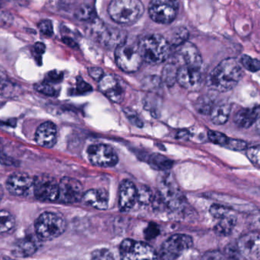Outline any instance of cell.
Here are the masks:
<instances>
[{
  "label": "cell",
  "mask_w": 260,
  "mask_h": 260,
  "mask_svg": "<svg viewBox=\"0 0 260 260\" xmlns=\"http://www.w3.org/2000/svg\"><path fill=\"white\" fill-rule=\"evenodd\" d=\"M35 89L38 92L47 96H54L56 94V90L48 82H40L35 85Z\"/></svg>",
  "instance_id": "obj_35"
},
{
  "label": "cell",
  "mask_w": 260,
  "mask_h": 260,
  "mask_svg": "<svg viewBox=\"0 0 260 260\" xmlns=\"http://www.w3.org/2000/svg\"><path fill=\"white\" fill-rule=\"evenodd\" d=\"M121 260H158L155 250L149 244L126 239L120 246Z\"/></svg>",
  "instance_id": "obj_9"
},
{
  "label": "cell",
  "mask_w": 260,
  "mask_h": 260,
  "mask_svg": "<svg viewBox=\"0 0 260 260\" xmlns=\"http://www.w3.org/2000/svg\"><path fill=\"white\" fill-rule=\"evenodd\" d=\"M247 156L251 163L260 168V146H253L247 148Z\"/></svg>",
  "instance_id": "obj_37"
},
{
  "label": "cell",
  "mask_w": 260,
  "mask_h": 260,
  "mask_svg": "<svg viewBox=\"0 0 260 260\" xmlns=\"http://www.w3.org/2000/svg\"><path fill=\"white\" fill-rule=\"evenodd\" d=\"M171 46L180 47L187 41L189 32L187 29L183 27H177L171 29L168 36L165 37Z\"/></svg>",
  "instance_id": "obj_25"
},
{
  "label": "cell",
  "mask_w": 260,
  "mask_h": 260,
  "mask_svg": "<svg viewBox=\"0 0 260 260\" xmlns=\"http://www.w3.org/2000/svg\"><path fill=\"white\" fill-rule=\"evenodd\" d=\"M157 187L165 206L173 211L180 210L184 207L186 199L172 174L165 173L159 176Z\"/></svg>",
  "instance_id": "obj_4"
},
{
  "label": "cell",
  "mask_w": 260,
  "mask_h": 260,
  "mask_svg": "<svg viewBox=\"0 0 260 260\" xmlns=\"http://www.w3.org/2000/svg\"><path fill=\"white\" fill-rule=\"evenodd\" d=\"M83 194V186L79 180L63 177L59 183L57 201L64 204H73L82 200Z\"/></svg>",
  "instance_id": "obj_13"
},
{
  "label": "cell",
  "mask_w": 260,
  "mask_h": 260,
  "mask_svg": "<svg viewBox=\"0 0 260 260\" xmlns=\"http://www.w3.org/2000/svg\"><path fill=\"white\" fill-rule=\"evenodd\" d=\"M38 249L36 240L29 237L23 238L17 242L14 249L15 256L19 257H28L36 253Z\"/></svg>",
  "instance_id": "obj_23"
},
{
  "label": "cell",
  "mask_w": 260,
  "mask_h": 260,
  "mask_svg": "<svg viewBox=\"0 0 260 260\" xmlns=\"http://www.w3.org/2000/svg\"><path fill=\"white\" fill-rule=\"evenodd\" d=\"M76 16L80 21H94L95 19V12L92 6L88 4H83L78 9Z\"/></svg>",
  "instance_id": "obj_31"
},
{
  "label": "cell",
  "mask_w": 260,
  "mask_h": 260,
  "mask_svg": "<svg viewBox=\"0 0 260 260\" xmlns=\"http://www.w3.org/2000/svg\"><path fill=\"white\" fill-rule=\"evenodd\" d=\"M15 227V218L9 211L0 210V235L12 232Z\"/></svg>",
  "instance_id": "obj_27"
},
{
  "label": "cell",
  "mask_w": 260,
  "mask_h": 260,
  "mask_svg": "<svg viewBox=\"0 0 260 260\" xmlns=\"http://www.w3.org/2000/svg\"><path fill=\"white\" fill-rule=\"evenodd\" d=\"M226 148L229 149L235 150V151H241L245 149L247 147V143L244 141L240 139H229Z\"/></svg>",
  "instance_id": "obj_38"
},
{
  "label": "cell",
  "mask_w": 260,
  "mask_h": 260,
  "mask_svg": "<svg viewBox=\"0 0 260 260\" xmlns=\"http://www.w3.org/2000/svg\"><path fill=\"white\" fill-rule=\"evenodd\" d=\"M62 41H63L64 44H67V45L70 46L71 47H76V44L74 41H73L72 38H62Z\"/></svg>",
  "instance_id": "obj_48"
},
{
  "label": "cell",
  "mask_w": 260,
  "mask_h": 260,
  "mask_svg": "<svg viewBox=\"0 0 260 260\" xmlns=\"http://www.w3.org/2000/svg\"><path fill=\"white\" fill-rule=\"evenodd\" d=\"M38 27L41 33L45 36L51 37L53 35V24L50 20H43L40 22Z\"/></svg>",
  "instance_id": "obj_39"
},
{
  "label": "cell",
  "mask_w": 260,
  "mask_h": 260,
  "mask_svg": "<svg viewBox=\"0 0 260 260\" xmlns=\"http://www.w3.org/2000/svg\"><path fill=\"white\" fill-rule=\"evenodd\" d=\"M208 138L212 143L224 147L226 146L229 140V138L225 134L214 130H209L208 132Z\"/></svg>",
  "instance_id": "obj_34"
},
{
  "label": "cell",
  "mask_w": 260,
  "mask_h": 260,
  "mask_svg": "<svg viewBox=\"0 0 260 260\" xmlns=\"http://www.w3.org/2000/svg\"><path fill=\"white\" fill-rule=\"evenodd\" d=\"M88 157L93 165L101 168H111L118 163V156L108 145L95 144L88 148Z\"/></svg>",
  "instance_id": "obj_11"
},
{
  "label": "cell",
  "mask_w": 260,
  "mask_h": 260,
  "mask_svg": "<svg viewBox=\"0 0 260 260\" xmlns=\"http://www.w3.org/2000/svg\"><path fill=\"white\" fill-rule=\"evenodd\" d=\"M98 41L103 47L108 49L117 48L126 41V33L117 27H108L98 19L94 20L92 30Z\"/></svg>",
  "instance_id": "obj_6"
},
{
  "label": "cell",
  "mask_w": 260,
  "mask_h": 260,
  "mask_svg": "<svg viewBox=\"0 0 260 260\" xmlns=\"http://www.w3.org/2000/svg\"><path fill=\"white\" fill-rule=\"evenodd\" d=\"M137 202V188L133 182L124 180L119 187L118 204L120 210L129 212Z\"/></svg>",
  "instance_id": "obj_19"
},
{
  "label": "cell",
  "mask_w": 260,
  "mask_h": 260,
  "mask_svg": "<svg viewBox=\"0 0 260 260\" xmlns=\"http://www.w3.org/2000/svg\"><path fill=\"white\" fill-rule=\"evenodd\" d=\"M46 50V46L45 44H43L41 42H38L35 44V51L37 54L39 55V56H41V55L44 54V52Z\"/></svg>",
  "instance_id": "obj_47"
},
{
  "label": "cell",
  "mask_w": 260,
  "mask_h": 260,
  "mask_svg": "<svg viewBox=\"0 0 260 260\" xmlns=\"http://www.w3.org/2000/svg\"><path fill=\"white\" fill-rule=\"evenodd\" d=\"M177 0H151L148 6V14L154 22L168 24L175 20L178 13Z\"/></svg>",
  "instance_id": "obj_10"
},
{
  "label": "cell",
  "mask_w": 260,
  "mask_h": 260,
  "mask_svg": "<svg viewBox=\"0 0 260 260\" xmlns=\"http://www.w3.org/2000/svg\"><path fill=\"white\" fill-rule=\"evenodd\" d=\"M237 224V217L235 214L219 220L215 225V232L219 236H229L232 234Z\"/></svg>",
  "instance_id": "obj_26"
},
{
  "label": "cell",
  "mask_w": 260,
  "mask_h": 260,
  "mask_svg": "<svg viewBox=\"0 0 260 260\" xmlns=\"http://www.w3.org/2000/svg\"><path fill=\"white\" fill-rule=\"evenodd\" d=\"M154 196L152 191L146 186H141L137 189V202L139 204L148 206L151 204Z\"/></svg>",
  "instance_id": "obj_30"
},
{
  "label": "cell",
  "mask_w": 260,
  "mask_h": 260,
  "mask_svg": "<svg viewBox=\"0 0 260 260\" xmlns=\"http://www.w3.org/2000/svg\"><path fill=\"white\" fill-rule=\"evenodd\" d=\"M88 74L94 80L100 81L105 76L103 70L99 67H90L88 69Z\"/></svg>",
  "instance_id": "obj_44"
},
{
  "label": "cell",
  "mask_w": 260,
  "mask_h": 260,
  "mask_svg": "<svg viewBox=\"0 0 260 260\" xmlns=\"http://www.w3.org/2000/svg\"><path fill=\"white\" fill-rule=\"evenodd\" d=\"M244 72L239 61L228 58L220 62L211 72L207 79L208 85L219 92L233 89L242 79Z\"/></svg>",
  "instance_id": "obj_1"
},
{
  "label": "cell",
  "mask_w": 260,
  "mask_h": 260,
  "mask_svg": "<svg viewBox=\"0 0 260 260\" xmlns=\"http://www.w3.org/2000/svg\"><path fill=\"white\" fill-rule=\"evenodd\" d=\"M237 248L240 254L248 260L260 259V236L256 233L244 235L238 240Z\"/></svg>",
  "instance_id": "obj_15"
},
{
  "label": "cell",
  "mask_w": 260,
  "mask_h": 260,
  "mask_svg": "<svg viewBox=\"0 0 260 260\" xmlns=\"http://www.w3.org/2000/svg\"><path fill=\"white\" fill-rule=\"evenodd\" d=\"M124 112L126 114V117H127L128 120L133 125L137 126V127H142L143 126V122H142L140 117H139V115L135 111H132L130 109H125Z\"/></svg>",
  "instance_id": "obj_43"
},
{
  "label": "cell",
  "mask_w": 260,
  "mask_h": 260,
  "mask_svg": "<svg viewBox=\"0 0 260 260\" xmlns=\"http://www.w3.org/2000/svg\"><path fill=\"white\" fill-rule=\"evenodd\" d=\"M209 212L213 218L218 220L222 219V218L234 214L233 211L231 208L219 204L212 205L209 209Z\"/></svg>",
  "instance_id": "obj_32"
},
{
  "label": "cell",
  "mask_w": 260,
  "mask_h": 260,
  "mask_svg": "<svg viewBox=\"0 0 260 260\" xmlns=\"http://www.w3.org/2000/svg\"><path fill=\"white\" fill-rule=\"evenodd\" d=\"M232 108L229 104H218L212 107L209 116L211 121L215 125H223L227 123L230 117Z\"/></svg>",
  "instance_id": "obj_24"
},
{
  "label": "cell",
  "mask_w": 260,
  "mask_h": 260,
  "mask_svg": "<svg viewBox=\"0 0 260 260\" xmlns=\"http://www.w3.org/2000/svg\"><path fill=\"white\" fill-rule=\"evenodd\" d=\"M91 260H114L111 252L108 249H98L91 254Z\"/></svg>",
  "instance_id": "obj_36"
},
{
  "label": "cell",
  "mask_w": 260,
  "mask_h": 260,
  "mask_svg": "<svg viewBox=\"0 0 260 260\" xmlns=\"http://www.w3.org/2000/svg\"><path fill=\"white\" fill-rule=\"evenodd\" d=\"M34 193L38 200L43 202L57 201L59 183L53 177L47 175L38 176L34 180Z\"/></svg>",
  "instance_id": "obj_12"
},
{
  "label": "cell",
  "mask_w": 260,
  "mask_h": 260,
  "mask_svg": "<svg viewBox=\"0 0 260 260\" xmlns=\"http://www.w3.org/2000/svg\"><path fill=\"white\" fill-rule=\"evenodd\" d=\"M67 222L59 214L45 212L35 221L37 236L44 241H52L59 238L65 232Z\"/></svg>",
  "instance_id": "obj_5"
},
{
  "label": "cell",
  "mask_w": 260,
  "mask_h": 260,
  "mask_svg": "<svg viewBox=\"0 0 260 260\" xmlns=\"http://www.w3.org/2000/svg\"><path fill=\"white\" fill-rule=\"evenodd\" d=\"M2 189H0V199H1Z\"/></svg>",
  "instance_id": "obj_51"
},
{
  "label": "cell",
  "mask_w": 260,
  "mask_h": 260,
  "mask_svg": "<svg viewBox=\"0 0 260 260\" xmlns=\"http://www.w3.org/2000/svg\"><path fill=\"white\" fill-rule=\"evenodd\" d=\"M178 67L174 63H168L164 67L161 79L168 86L171 87L177 82Z\"/></svg>",
  "instance_id": "obj_28"
},
{
  "label": "cell",
  "mask_w": 260,
  "mask_h": 260,
  "mask_svg": "<svg viewBox=\"0 0 260 260\" xmlns=\"http://www.w3.org/2000/svg\"><path fill=\"white\" fill-rule=\"evenodd\" d=\"M201 260H229L227 256L218 251V250H212V251H208L204 253L202 256Z\"/></svg>",
  "instance_id": "obj_41"
},
{
  "label": "cell",
  "mask_w": 260,
  "mask_h": 260,
  "mask_svg": "<svg viewBox=\"0 0 260 260\" xmlns=\"http://www.w3.org/2000/svg\"><path fill=\"white\" fill-rule=\"evenodd\" d=\"M57 140V128L52 122H45L38 126L35 133V141L44 148L54 146Z\"/></svg>",
  "instance_id": "obj_20"
},
{
  "label": "cell",
  "mask_w": 260,
  "mask_h": 260,
  "mask_svg": "<svg viewBox=\"0 0 260 260\" xmlns=\"http://www.w3.org/2000/svg\"><path fill=\"white\" fill-rule=\"evenodd\" d=\"M192 245L193 241L189 235L182 234L172 235L160 247L159 258L160 260H176Z\"/></svg>",
  "instance_id": "obj_8"
},
{
  "label": "cell",
  "mask_w": 260,
  "mask_h": 260,
  "mask_svg": "<svg viewBox=\"0 0 260 260\" xmlns=\"http://www.w3.org/2000/svg\"><path fill=\"white\" fill-rule=\"evenodd\" d=\"M34 180L35 179L25 173H15L6 180V188L12 195L22 197L34 187Z\"/></svg>",
  "instance_id": "obj_16"
},
{
  "label": "cell",
  "mask_w": 260,
  "mask_h": 260,
  "mask_svg": "<svg viewBox=\"0 0 260 260\" xmlns=\"http://www.w3.org/2000/svg\"><path fill=\"white\" fill-rule=\"evenodd\" d=\"M92 90L91 85L86 83L83 79L78 80L77 85H76V91L79 94H86Z\"/></svg>",
  "instance_id": "obj_45"
},
{
  "label": "cell",
  "mask_w": 260,
  "mask_h": 260,
  "mask_svg": "<svg viewBox=\"0 0 260 260\" xmlns=\"http://www.w3.org/2000/svg\"><path fill=\"white\" fill-rule=\"evenodd\" d=\"M160 234V229L155 223H150L145 230V238L148 240L154 239Z\"/></svg>",
  "instance_id": "obj_42"
},
{
  "label": "cell",
  "mask_w": 260,
  "mask_h": 260,
  "mask_svg": "<svg viewBox=\"0 0 260 260\" xmlns=\"http://www.w3.org/2000/svg\"><path fill=\"white\" fill-rule=\"evenodd\" d=\"M63 78V74L61 72L57 71V70H53V71L50 72L47 74V82H60Z\"/></svg>",
  "instance_id": "obj_46"
},
{
  "label": "cell",
  "mask_w": 260,
  "mask_h": 260,
  "mask_svg": "<svg viewBox=\"0 0 260 260\" xmlns=\"http://www.w3.org/2000/svg\"><path fill=\"white\" fill-rule=\"evenodd\" d=\"M99 90L114 103H120L124 98V90L115 76L105 75L99 81Z\"/></svg>",
  "instance_id": "obj_17"
},
{
  "label": "cell",
  "mask_w": 260,
  "mask_h": 260,
  "mask_svg": "<svg viewBox=\"0 0 260 260\" xmlns=\"http://www.w3.org/2000/svg\"><path fill=\"white\" fill-rule=\"evenodd\" d=\"M212 105L209 99H202L199 100L197 105V110L200 114H209L212 108Z\"/></svg>",
  "instance_id": "obj_40"
},
{
  "label": "cell",
  "mask_w": 260,
  "mask_h": 260,
  "mask_svg": "<svg viewBox=\"0 0 260 260\" xmlns=\"http://www.w3.org/2000/svg\"><path fill=\"white\" fill-rule=\"evenodd\" d=\"M260 117V106L240 110L235 114L234 121L239 127L247 129L256 123Z\"/></svg>",
  "instance_id": "obj_22"
},
{
  "label": "cell",
  "mask_w": 260,
  "mask_h": 260,
  "mask_svg": "<svg viewBox=\"0 0 260 260\" xmlns=\"http://www.w3.org/2000/svg\"><path fill=\"white\" fill-rule=\"evenodd\" d=\"M178 57L179 66L185 65L199 69L203 67V58L200 50L189 41L179 47Z\"/></svg>",
  "instance_id": "obj_18"
},
{
  "label": "cell",
  "mask_w": 260,
  "mask_h": 260,
  "mask_svg": "<svg viewBox=\"0 0 260 260\" xmlns=\"http://www.w3.org/2000/svg\"><path fill=\"white\" fill-rule=\"evenodd\" d=\"M241 66L246 70L252 73L260 71V61L259 59L251 57L248 55H243L241 58Z\"/></svg>",
  "instance_id": "obj_33"
},
{
  "label": "cell",
  "mask_w": 260,
  "mask_h": 260,
  "mask_svg": "<svg viewBox=\"0 0 260 260\" xmlns=\"http://www.w3.org/2000/svg\"><path fill=\"white\" fill-rule=\"evenodd\" d=\"M6 82H7V80H6V75L3 72L0 71V89H3L4 85H6Z\"/></svg>",
  "instance_id": "obj_49"
},
{
  "label": "cell",
  "mask_w": 260,
  "mask_h": 260,
  "mask_svg": "<svg viewBox=\"0 0 260 260\" xmlns=\"http://www.w3.org/2000/svg\"><path fill=\"white\" fill-rule=\"evenodd\" d=\"M203 80L202 69L185 65L179 66L177 82L185 89L197 91L201 88Z\"/></svg>",
  "instance_id": "obj_14"
},
{
  "label": "cell",
  "mask_w": 260,
  "mask_h": 260,
  "mask_svg": "<svg viewBox=\"0 0 260 260\" xmlns=\"http://www.w3.org/2000/svg\"><path fill=\"white\" fill-rule=\"evenodd\" d=\"M255 125H256V132H257L258 134L260 136V117L258 119L257 121L256 122Z\"/></svg>",
  "instance_id": "obj_50"
},
{
  "label": "cell",
  "mask_w": 260,
  "mask_h": 260,
  "mask_svg": "<svg viewBox=\"0 0 260 260\" xmlns=\"http://www.w3.org/2000/svg\"><path fill=\"white\" fill-rule=\"evenodd\" d=\"M82 201L86 206L99 210H106L109 203L108 191L104 189H91L84 192Z\"/></svg>",
  "instance_id": "obj_21"
},
{
  "label": "cell",
  "mask_w": 260,
  "mask_h": 260,
  "mask_svg": "<svg viewBox=\"0 0 260 260\" xmlns=\"http://www.w3.org/2000/svg\"><path fill=\"white\" fill-rule=\"evenodd\" d=\"M115 61L117 67L127 73H136L140 69L143 59L137 45L127 43L115 49Z\"/></svg>",
  "instance_id": "obj_7"
},
{
  "label": "cell",
  "mask_w": 260,
  "mask_h": 260,
  "mask_svg": "<svg viewBox=\"0 0 260 260\" xmlns=\"http://www.w3.org/2000/svg\"><path fill=\"white\" fill-rule=\"evenodd\" d=\"M149 163L153 168L160 171H168L173 165L172 160L158 154H152L150 157Z\"/></svg>",
  "instance_id": "obj_29"
},
{
  "label": "cell",
  "mask_w": 260,
  "mask_h": 260,
  "mask_svg": "<svg viewBox=\"0 0 260 260\" xmlns=\"http://www.w3.org/2000/svg\"><path fill=\"white\" fill-rule=\"evenodd\" d=\"M144 62L150 65H159L171 55V46L165 36L148 35L142 37L137 44Z\"/></svg>",
  "instance_id": "obj_2"
},
{
  "label": "cell",
  "mask_w": 260,
  "mask_h": 260,
  "mask_svg": "<svg viewBox=\"0 0 260 260\" xmlns=\"http://www.w3.org/2000/svg\"><path fill=\"white\" fill-rule=\"evenodd\" d=\"M141 0H112L108 6V14L117 24L130 25L138 21L144 13Z\"/></svg>",
  "instance_id": "obj_3"
}]
</instances>
